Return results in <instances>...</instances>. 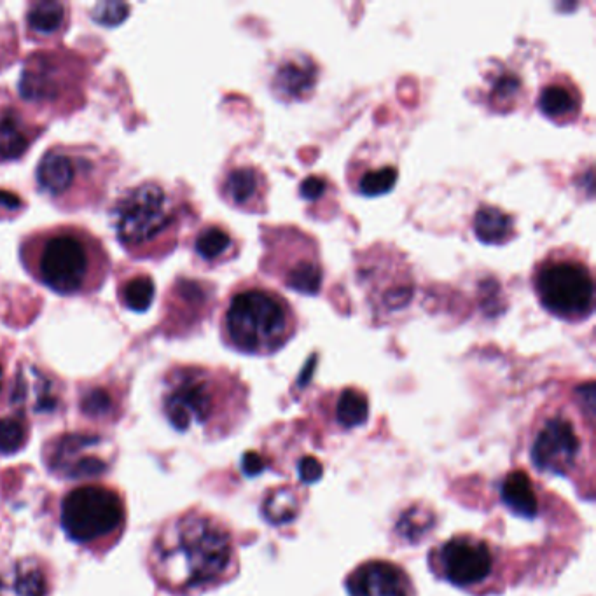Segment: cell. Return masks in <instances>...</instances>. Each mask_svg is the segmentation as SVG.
<instances>
[{"label":"cell","instance_id":"obj_35","mask_svg":"<svg viewBox=\"0 0 596 596\" xmlns=\"http://www.w3.org/2000/svg\"><path fill=\"white\" fill-rule=\"evenodd\" d=\"M242 469L245 476L254 478V476H259L261 472H264V469H266V460L261 455L254 453V451H249V453L243 455Z\"/></svg>","mask_w":596,"mask_h":596},{"label":"cell","instance_id":"obj_27","mask_svg":"<svg viewBox=\"0 0 596 596\" xmlns=\"http://www.w3.org/2000/svg\"><path fill=\"white\" fill-rule=\"evenodd\" d=\"M28 439L27 423L16 416L0 418V453L13 455L25 448Z\"/></svg>","mask_w":596,"mask_h":596},{"label":"cell","instance_id":"obj_23","mask_svg":"<svg viewBox=\"0 0 596 596\" xmlns=\"http://www.w3.org/2000/svg\"><path fill=\"white\" fill-rule=\"evenodd\" d=\"M502 500L518 516L535 518L539 513V502L535 497L534 486L525 472H511L502 485Z\"/></svg>","mask_w":596,"mask_h":596},{"label":"cell","instance_id":"obj_15","mask_svg":"<svg viewBox=\"0 0 596 596\" xmlns=\"http://www.w3.org/2000/svg\"><path fill=\"white\" fill-rule=\"evenodd\" d=\"M48 591V574L35 558H21L0 567V596H46Z\"/></svg>","mask_w":596,"mask_h":596},{"label":"cell","instance_id":"obj_20","mask_svg":"<svg viewBox=\"0 0 596 596\" xmlns=\"http://www.w3.org/2000/svg\"><path fill=\"white\" fill-rule=\"evenodd\" d=\"M539 109L546 118L556 123H567L577 118L581 98L572 84H546L539 95Z\"/></svg>","mask_w":596,"mask_h":596},{"label":"cell","instance_id":"obj_10","mask_svg":"<svg viewBox=\"0 0 596 596\" xmlns=\"http://www.w3.org/2000/svg\"><path fill=\"white\" fill-rule=\"evenodd\" d=\"M443 576L457 586H471L485 581L492 572L493 558L485 542L451 539L439 551Z\"/></svg>","mask_w":596,"mask_h":596},{"label":"cell","instance_id":"obj_2","mask_svg":"<svg viewBox=\"0 0 596 596\" xmlns=\"http://www.w3.org/2000/svg\"><path fill=\"white\" fill-rule=\"evenodd\" d=\"M231 556L228 532L205 514L188 513L160 528L149 553V567L161 588L188 593L217 581Z\"/></svg>","mask_w":596,"mask_h":596},{"label":"cell","instance_id":"obj_18","mask_svg":"<svg viewBox=\"0 0 596 596\" xmlns=\"http://www.w3.org/2000/svg\"><path fill=\"white\" fill-rule=\"evenodd\" d=\"M69 21V4L53 0L32 2L25 14L27 37L35 42L55 41L65 34Z\"/></svg>","mask_w":596,"mask_h":596},{"label":"cell","instance_id":"obj_6","mask_svg":"<svg viewBox=\"0 0 596 596\" xmlns=\"http://www.w3.org/2000/svg\"><path fill=\"white\" fill-rule=\"evenodd\" d=\"M90 69L81 55L69 49H46L28 56L20 77V95L42 111L65 116L86 102Z\"/></svg>","mask_w":596,"mask_h":596},{"label":"cell","instance_id":"obj_28","mask_svg":"<svg viewBox=\"0 0 596 596\" xmlns=\"http://www.w3.org/2000/svg\"><path fill=\"white\" fill-rule=\"evenodd\" d=\"M434 525V516L427 509L420 507H411L406 513L402 514L401 520L397 523V532L408 539V541H420L423 535L429 532Z\"/></svg>","mask_w":596,"mask_h":596},{"label":"cell","instance_id":"obj_4","mask_svg":"<svg viewBox=\"0 0 596 596\" xmlns=\"http://www.w3.org/2000/svg\"><path fill=\"white\" fill-rule=\"evenodd\" d=\"M118 161L95 146L49 147L35 168V184L63 212L95 208L104 201Z\"/></svg>","mask_w":596,"mask_h":596},{"label":"cell","instance_id":"obj_22","mask_svg":"<svg viewBox=\"0 0 596 596\" xmlns=\"http://www.w3.org/2000/svg\"><path fill=\"white\" fill-rule=\"evenodd\" d=\"M156 285L147 271H135L119 280L118 299L121 306L130 312L144 313L153 305Z\"/></svg>","mask_w":596,"mask_h":596},{"label":"cell","instance_id":"obj_9","mask_svg":"<svg viewBox=\"0 0 596 596\" xmlns=\"http://www.w3.org/2000/svg\"><path fill=\"white\" fill-rule=\"evenodd\" d=\"M215 376L200 366H177L168 371L161 390V409L179 432L205 425L215 408Z\"/></svg>","mask_w":596,"mask_h":596},{"label":"cell","instance_id":"obj_3","mask_svg":"<svg viewBox=\"0 0 596 596\" xmlns=\"http://www.w3.org/2000/svg\"><path fill=\"white\" fill-rule=\"evenodd\" d=\"M182 203L161 182L126 189L112 207V228L133 259L161 261L174 252L182 228Z\"/></svg>","mask_w":596,"mask_h":596},{"label":"cell","instance_id":"obj_8","mask_svg":"<svg viewBox=\"0 0 596 596\" xmlns=\"http://www.w3.org/2000/svg\"><path fill=\"white\" fill-rule=\"evenodd\" d=\"M535 291L542 306L570 322L590 317L595 308V282L590 268L574 257L553 256L537 268Z\"/></svg>","mask_w":596,"mask_h":596},{"label":"cell","instance_id":"obj_37","mask_svg":"<svg viewBox=\"0 0 596 596\" xmlns=\"http://www.w3.org/2000/svg\"><path fill=\"white\" fill-rule=\"evenodd\" d=\"M2 389H4V364L0 361V394H2Z\"/></svg>","mask_w":596,"mask_h":596},{"label":"cell","instance_id":"obj_29","mask_svg":"<svg viewBox=\"0 0 596 596\" xmlns=\"http://www.w3.org/2000/svg\"><path fill=\"white\" fill-rule=\"evenodd\" d=\"M397 177H399V172L394 167L369 170L362 175L361 181H359V193L364 196L385 195L394 189Z\"/></svg>","mask_w":596,"mask_h":596},{"label":"cell","instance_id":"obj_7","mask_svg":"<svg viewBox=\"0 0 596 596\" xmlns=\"http://www.w3.org/2000/svg\"><path fill=\"white\" fill-rule=\"evenodd\" d=\"M125 502L118 492L102 485H84L63 499L60 521L70 541L93 548L121 534L125 527Z\"/></svg>","mask_w":596,"mask_h":596},{"label":"cell","instance_id":"obj_14","mask_svg":"<svg viewBox=\"0 0 596 596\" xmlns=\"http://www.w3.org/2000/svg\"><path fill=\"white\" fill-rule=\"evenodd\" d=\"M347 590L350 596H409L411 586L394 563L369 562L350 574Z\"/></svg>","mask_w":596,"mask_h":596},{"label":"cell","instance_id":"obj_34","mask_svg":"<svg viewBox=\"0 0 596 596\" xmlns=\"http://www.w3.org/2000/svg\"><path fill=\"white\" fill-rule=\"evenodd\" d=\"M299 469V479L306 483V485H312L315 481H319L322 478V474H324V469H322V464H320L317 458L313 457H305L299 460L298 464Z\"/></svg>","mask_w":596,"mask_h":596},{"label":"cell","instance_id":"obj_32","mask_svg":"<svg viewBox=\"0 0 596 596\" xmlns=\"http://www.w3.org/2000/svg\"><path fill=\"white\" fill-rule=\"evenodd\" d=\"M130 7L126 4H119V2H105V4H98L93 11V18L98 23H102L105 27H116L121 21L128 16Z\"/></svg>","mask_w":596,"mask_h":596},{"label":"cell","instance_id":"obj_16","mask_svg":"<svg viewBox=\"0 0 596 596\" xmlns=\"http://www.w3.org/2000/svg\"><path fill=\"white\" fill-rule=\"evenodd\" d=\"M222 196L229 205L249 212H259L268 191L266 177L254 167H236L229 170L222 181Z\"/></svg>","mask_w":596,"mask_h":596},{"label":"cell","instance_id":"obj_11","mask_svg":"<svg viewBox=\"0 0 596 596\" xmlns=\"http://www.w3.org/2000/svg\"><path fill=\"white\" fill-rule=\"evenodd\" d=\"M100 439L88 434H67L55 444L49 455L51 469L69 479H88L107 471V462L98 453Z\"/></svg>","mask_w":596,"mask_h":596},{"label":"cell","instance_id":"obj_33","mask_svg":"<svg viewBox=\"0 0 596 596\" xmlns=\"http://www.w3.org/2000/svg\"><path fill=\"white\" fill-rule=\"evenodd\" d=\"M327 189V181L324 177H319V175H310V177H306L305 181L301 182V186H299V193L301 196L308 201H315L319 200L324 196Z\"/></svg>","mask_w":596,"mask_h":596},{"label":"cell","instance_id":"obj_19","mask_svg":"<svg viewBox=\"0 0 596 596\" xmlns=\"http://www.w3.org/2000/svg\"><path fill=\"white\" fill-rule=\"evenodd\" d=\"M317 76V67L308 56H291L278 65L273 84L278 97L301 100L312 93Z\"/></svg>","mask_w":596,"mask_h":596},{"label":"cell","instance_id":"obj_1","mask_svg":"<svg viewBox=\"0 0 596 596\" xmlns=\"http://www.w3.org/2000/svg\"><path fill=\"white\" fill-rule=\"evenodd\" d=\"M20 261L37 284L72 298L93 296L111 273L104 242L76 224L35 229L21 240Z\"/></svg>","mask_w":596,"mask_h":596},{"label":"cell","instance_id":"obj_26","mask_svg":"<svg viewBox=\"0 0 596 596\" xmlns=\"http://www.w3.org/2000/svg\"><path fill=\"white\" fill-rule=\"evenodd\" d=\"M263 514L271 525L291 523L298 516V500L291 490L280 488V490L270 493V497L264 500Z\"/></svg>","mask_w":596,"mask_h":596},{"label":"cell","instance_id":"obj_21","mask_svg":"<svg viewBox=\"0 0 596 596\" xmlns=\"http://www.w3.org/2000/svg\"><path fill=\"white\" fill-rule=\"evenodd\" d=\"M195 252L203 263L215 266L233 257L235 240L228 229L222 228L219 224H207L196 235Z\"/></svg>","mask_w":596,"mask_h":596},{"label":"cell","instance_id":"obj_30","mask_svg":"<svg viewBox=\"0 0 596 596\" xmlns=\"http://www.w3.org/2000/svg\"><path fill=\"white\" fill-rule=\"evenodd\" d=\"M81 408L86 415L100 416L109 413L112 408V396L109 390L102 387L86 390L81 397Z\"/></svg>","mask_w":596,"mask_h":596},{"label":"cell","instance_id":"obj_24","mask_svg":"<svg viewBox=\"0 0 596 596\" xmlns=\"http://www.w3.org/2000/svg\"><path fill=\"white\" fill-rule=\"evenodd\" d=\"M474 231L479 240L488 245L509 242L514 235L513 217L500 208L485 205L476 212Z\"/></svg>","mask_w":596,"mask_h":596},{"label":"cell","instance_id":"obj_25","mask_svg":"<svg viewBox=\"0 0 596 596\" xmlns=\"http://www.w3.org/2000/svg\"><path fill=\"white\" fill-rule=\"evenodd\" d=\"M336 415H338V422H340L345 429L361 427V425L368 422V397L364 396L361 390H345L340 396V401H338Z\"/></svg>","mask_w":596,"mask_h":596},{"label":"cell","instance_id":"obj_5","mask_svg":"<svg viewBox=\"0 0 596 596\" xmlns=\"http://www.w3.org/2000/svg\"><path fill=\"white\" fill-rule=\"evenodd\" d=\"M222 336L243 354L268 355L284 347L296 331V315L278 292L245 287L229 298Z\"/></svg>","mask_w":596,"mask_h":596},{"label":"cell","instance_id":"obj_12","mask_svg":"<svg viewBox=\"0 0 596 596\" xmlns=\"http://www.w3.org/2000/svg\"><path fill=\"white\" fill-rule=\"evenodd\" d=\"M46 128L0 91V165L20 160Z\"/></svg>","mask_w":596,"mask_h":596},{"label":"cell","instance_id":"obj_17","mask_svg":"<svg viewBox=\"0 0 596 596\" xmlns=\"http://www.w3.org/2000/svg\"><path fill=\"white\" fill-rule=\"evenodd\" d=\"M13 402L42 415L58 406L60 396L56 392L55 382L46 373L35 366H23L14 382Z\"/></svg>","mask_w":596,"mask_h":596},{"label":"cell","instance_id":"obj_13","mask_svg":"<svg viewBox=\"0 0 596 596\" xmlns=\"http://www.w3.org/2000/svg\"><path fill=\"white\" fill-rule=\"evenodd\" d=\"M579 437L572 423L563 418H553L542 427L532 448V460L541 471H569L579 453Z\"/></svg>","mask_w":596,"mask_h":596},{"label":"cell","instance_id":"obj_31","mask_svg":"<svg viewBox=\"0 0 596 596\" xmlns=\"http://www.w3.org/2000/svg\"><path fill=\"white\" fill-rule=\"evenodd\" d=\"M521 90L520 77L514 74H504L497 79V83L493 86L492 100L497 102L500 109L502 107H509L513 104L514 98H518V93Z\"/></svg>","mask_w":596,"mask_h":596},{"label":"cell","instance_id":"obj_36","mask_svg":"<svg viewBox=\"0 0 596 596\" xmlns=\"http://www.w3.org/2000/svg\"><path fill=\"white\" fill-rule=\"evenodd\" d=\"M23 207H25V203L20 200V196L0 189V208H4V212H13V214H16Z\"/></svg>","mask_w":596,"mask_h":596}]
</instances>
